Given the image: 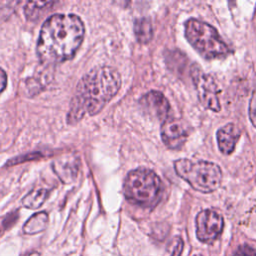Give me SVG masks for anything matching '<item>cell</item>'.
Here are the masks:
<instances>
[{
	"label": "cell",
	"instance_id": "18",
	"mask_svg": "<svg viewBox=\"0 0 256 256\" xmlns=\"http://www.w3.org/2000/svg\"><path fill=\"white\" fill-rule=\"evenodd\" d=\"M233 256H256V250L249 245H241Z\"/></svg>",
	"mask_w": 256,
	"mask_h": 256
},
{
	"label": "cell",
	"instance_id": "10",
	"mask_svg": "<svg viewBox=\"0 0 256 256\" xmlns=\"http://www.w3.org/2000/svg\"><path fill=\"white\" fill-rule=\"evenodd\" d=\"M53 170L58 177L66 184L73 182L77 176L79 170V160L72 155H65L52 164Z\"/></svg>",
	"mask_w": 256,
	"mask_h": 256
},
{
	"label": "cell",
	"instance_id": "9",
	"mask_svg": "<svg viewBox=\"0 0 256 256\" xmlns=\"http://www.w3.org/2000/svg\"><path fill=\"white\" fill-rule=\"evenodd\" d=\"M143 111L150 117L165 121L170 111V105L166 97L159 91H149L139 101Z\"/></svg>",
	"mask_w": 256,
	"mask_h": 256
},
{
	"label": "cell",
	"instance_id": "13",
	"mask_svg": "<svg viewBox=\"0 0 256 256\" xmlns=\"http://www.w3.org/2000/svg\"><path fill=\"white\" fill-rule=\"evenodd\" d=\"M134 32L140 43H148L153 35L151 21L148 18H139L134 23Z\"/></svg>",
	"mask_w": 256,
	"mask_h": 256
},
{
	"label": "cell",
	"instance_id": "15",
	"mask_svg": "<svg viewBox=\"0 0 256 256\" xmlns=\"http://www.w3.org/2000/svg\"><path fill=\"white\" fill-rule=\"evenodd\" d=\"M53 5V2L48 1V2H42V1H37V2H28L24 8L25 15L28 19H36L39 16V11L44 10L48 6Z\"/></svg>",
	"mask_w": 256,
	"mask_h": 256
},
{
	"label": "cell",
	"instance_id": "19",
	"mask_svg": "<svg viewBox=\"0 0 256 256\" xmlns=\"http://www.w3.org/2000/svg\"><path fill=\"white\" fill-rule=\"evenodd\" d=\"M7 85V75L6 72L0 68V93L6 88Z\"/></svg>",
	"mask_w": 256,
	"mask_h": 256
},
{
	"label": "cell",
	"instance_id": "12",
	"mask_svg": "<svg viewBox=\"0 0 256 256\" xmlns=\"http://www.w3.org/2000/svg\"><path fill=\"white\" fill-rule=\"evenodd\" d=\"M48 224V214L46 212H38L32 215L24 224L23 231L26 234L33 235L42 232Z\"/></svg>",
	"mask_w": 256,
	"mask_h": 256
},
{
	"label": "cell",
	"instance_id": "11",
	"mask_svg": "<svg viewBox=\"0 0 256 256\" xmlns=\"http://www.w3.org/2000/svg\"><path fill=\"white\" fill-rule=\"evenodd\" d=\"M216 138L219 150L223 154L229 155L234 151L236 143L240 138V130L235 124L229 123L218 129Z\"/></svg>",
	"mask_w": 256,
	"mask_h": 256
},
{
	"label": "cell",
	"instance_id": "1",
	"mask_svg": "<svg viewBox=\"0 0 256 256\" xmlns=\"http://www.w3.org/2000/svg\"><path fill=\"white\" fill-rule=\"evenodd\" d=\"M84 37V24L74 14H54L43 23L37 42L39 59L46 64L74 56Z\"/></svg>",
	"mask_w": 256,
	"mask_h": 256
},
{
	"label": "cell",
	"instance_id": "8",
	"mask_svg": "<svg viewBox=\"0 0 256 256\" xmlns=\"http://www.w3.org/2000/svg\"><path fill=\"white\" fill-rule=\"evenodd\" d=\"M161 137L170 149L180 148L188 137V128L181 119H166L161 126Z\"/></svg>",
	"mask_w": 256,
	"mask_h": 256
},
{
	"label": "cell",
	"instance_id": "2",
	"mask_svg": "<svg viewBox=\"0 0 256 256\" xmlns=\"http://www.w3.org/2000/svg\"><path fill=\"white\" fill-rule=\"evenodd\" d=\"M121 77L117 70L109 66H99L85 74L77 85L67 115L70 124L76 123L88 113L95 115L117 94Z\"/></svg>",
	"mask_w": 256,
	"mask_h": 256
},
{
	"label": "cell",
	"instance_id": "4",
	"mask_svg": "<svg viewBox=\"0 0 256 256\" xmlns=\"http://www.w3.org/2000/svg\"><path fill=\"white\" fill-rule=\"evenodd\" d=\"M174 169L180 178L184 179L193 189L202 193L215 191L222 181L220 167L212 162L178 159L174 162Z\"/></svg>",
	"mask_w": 256,
	"mask_h": 256
},
{
	"label": "cell",
	"instance_id": "6",
	"mask_svg": "<svg viewBox=\"0 0 256 256\" xmlns=\"http://www.w3.org/2000/svg\"><path fill=\"white\" fill-rule=\"evenodd\" d=\"M191 76L193 78V83L196 87L200 103L207 109L219 112L221 109L218 97L219 91L214 79L210 75L204 73L197 66L192 68Z\"/></svg>",
	"mask_w": 256,
	"mask_h": 256
},
{
	"label": "cell",
	"instance_id": "7",
	"mask_svg": "<svg viewBox=\"0 0 256 256\" xmlns=\"http://www.w3.org/2000/svg\"><path fill=\"white\" fill-rule=\"evenodd\" d=\"M224 226L222 216L214 210L206 209L196 216L197 238L205 243H210L217 239Z\"/></svg>",
	"mask_w": 256,
	"mask_h": 256
},
{
	"label": "cell",
	"instance_id": "21",
	"mask_svg": "<svg viewBox=\"0 0 256 256\" xmlns=\"http://www.w3.org/2000/svg\"><path fill=\"white\" fill-rule=\"evenodd\" d=\"M195 256H201V255H195Z\"/></svg>",
	"mask_w": 256,
	"mask_h": 256
},
{
	"label": "cell",
	"instance_id": "20",
	"mask_svg": "<svg viewBox=\"0 0 256 256\" xmlns=\"http://www.w3.org/2000/svg\"><path fill=\"white\" fill-rule=\"evenodd\" d=\"M26 256H39V254L36 253V252H33V253H30V254H28Z\"/></svg>",
	"mask_w": 256,
	"mask_h": 256
},
{
	"label": "cell",
	"instance_id": "17",
	"mask_svg": "<svg viewBox=\"0 0 256 256\" xmlns=\"http://www.w3.org/2000/svg\"><path fill=\"white\" fill-rule=\"evenodd\" d=\"M249 117H250L251 123L256 128V89L254 90V92L252 94V97H251V100H250Z\"/></svg>",
	"mask_w": 256,
	"mask_h": 256
},
{
	"label": "cell",
	"instance_id": "3",
	"mask_svg": "<svg viewBox=\"0 0 256 256\" xmlns=\"http://www.w3.org/2000/svg\"><path fill=\"white\" fill-rule=\"evenodd\" d=\"M162 182L158 175L147 168H137L130 171L124 181V194L132 204L151 208L160 200Z\"/></svg>",
	"mask_w": 256,
	"mask_h": 256
},
{
	"label": "cell",
	"instance_id": "16",
	"mask_svg": "<svg viewBox=\"0 0 256 256\" xmlns=\"http://www.w3.org/2000/svg\"><path fill=\"white\" fill-rule=\"evenodd\" d=\"M170 247L168 248L169 255L168 256H180L181 252L183 250V241L181 238L176 237L173 239V241L170 243Z\"/></svg>",
	"mask_w": 256,
	"mask_h": 256
},
{
	"label": "cell",
	"instance_id": "5",
	"mask_svg": "<svg viewBox=\"0 0 256 256\" xmlns=\"http://www.w3.org/2000/svg\"><path fill=\"white\" fill-rule=\"evenodd\" d=\"M185 37L194 49L206 59L226 57L230 53L228 45L210 24L189 19L185 23Z\"/></svg>",
	"mask_w": 256,
	"mask_h": 256
},
{
	"label": "cell",
	"instance_id": "14",
	"mask_svg": "<svg viewBox=\"0 0 256 256\" xmlns=\"http://www.w3.org/2000/svg\"><path fill=\"white\" fill-rule=\"evenodd\" d=\"M48 195H49V190L47 189H44V188L35 189L30 193H28L23 198L22 203L25 207L29 209H36V208H39L44 203Z\"/></svg>",
	"mask_w": 256,
	"mask_h": 256
}]
</instances>
